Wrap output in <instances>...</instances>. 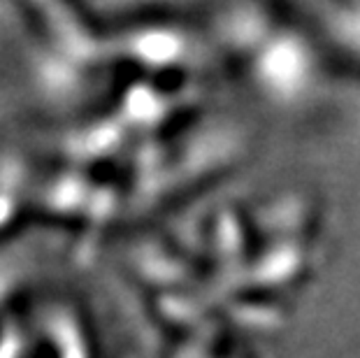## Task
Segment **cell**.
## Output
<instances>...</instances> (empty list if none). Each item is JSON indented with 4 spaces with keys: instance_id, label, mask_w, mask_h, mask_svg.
Returning <instances> with one entry per match:
<instances>
[{
    "instance_id": "7a4b0ae2",
    "label": "cell",
    "mask_w": 360,
    "mask_h": 358,
    "mask_svg": "<svg viewBox=\"0 0 360 358\" xmlns=\"http://www.w3.org/2000/svg\"><path fill=\"white\" fill-rule=\"evenodd\" d=\"M37 181L33 167L14 151L0 154V238L12 231L35 210Z\"/></svg>"
},
{
    "instance_id": "6da1fadb",
    "label": "cell",
    "mask_w": 360,
    "mask_h": 358,
    "mask_svg": "<svg viewBox=\"0 0 360 358\" xmlns=\"http://www.w3.org/2000/svg\"><path fill=\"white\" fill-rule=\"evenodd\" d=\"M33 358H91V340L84 319L70 302L51 298L30 307Z\"/></svg>"
}]
</instances>
